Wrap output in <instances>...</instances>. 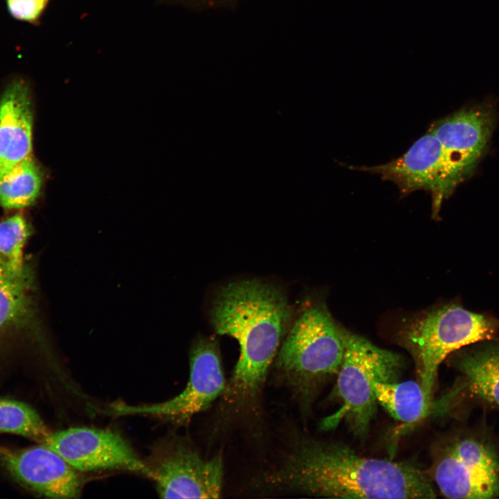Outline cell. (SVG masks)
<instances>
[{
  "label": "cell",
  "mask_w": 499,
  "mask_h": 499,
  "mask_svg": "<svg viewBox=\"0 0 499 499\" xmlns=\"http://www.w3.org/2000/svg\"><path fill=\"white\" fill-rule=\"evenodd\" d=\"M356 169L380 175L395 183L405 195L417 190L430 191L433 218L439 215L443 200L460 183L441 142L430 130L398 159Z\"/></svg>",
  "instance_id": "9"
},
{
  "label": "cell",
  "mask_w": 499,
  "mask_h": 499,
  "mask_svg": "<svg viewBox=\"0 0 499 499\" xmlns=\"http://www.w3.org/2000/svg\"><path fill=\"white\" fill-rule=\"evenodd\" d=\"M343 329L325 305L315 303L306 306L283 342L277 367L292 385L303 391L337 374L344 350Z\"/></svg>",
  "instance_id": "5"
},
{
  "label": "cell",
  "mask_w": 499,
  "mask_h": 499,
  "mask_svg": "<svg viewBox=\"0 0 499 499\" xmlns=\"http://www.w3.org/2000/svg\"><path fill=\"white\" fill-rule=\"evenodd\" d=\"M42 444L58 453L76 471L121 469L155 479L150 466L139 458L119 433L112 430L69 428L51 432Z\"/></svg>",
  "instance_id": "10"
},
{
  "label": "cell",
  "mask_w": 499,
  "mask_h": 499,
  "mask_svg": "<svg viewBox=\"0 0 499 499\" xmlns=\"http://www.w3.org/2000/svg\"><path fill=\"white\" fill-rule=\"evenodd\" d=\"M33 233V227L21 212L0 220V256L15 272L35 270L33 261L25 254V248Z\"/></svg>",
  "instance_id": "18"
},
{
  "label": "cell",
  "mask_w": 499,
  "mask_h": 499,
  "mask_svg": "<svg viewBox=\"0 0 499 499\" xmlns=\"http://www.w3.org/2000/svg\"><path fill=\"white\" fill-rule=\"evenodd\" d=\"M499 319L457 304L436 306L401 324L396 339L412 355L420 384L431 404L437 371L450 354L464 347L492 340Z\"/></svg>",
  "instance_id": "3"
},
{
  "label": "cell",
  "mask_w": 499,
  "mask_h": 499,
  "mask_svg": "<svg viewBox=\"0 0 499 499\" xmlns=\"http://www.w3.org/2000/svg\"><path fill=\"white\" fill-rule=\"evenodd\" d=\"M226 388L220 359L214 341L198 339L190 352V376L184 390L166 401L144 405L116 404L114 415H150L183 422L204 410Z\"/></svg>",
  "instance_id": "8"
},
{
  "label": "cell",
  "mask_w": 499,
  "mask_h": 499,
  "mask_svg": "<svg viewBox=\"0 0 499 499\" xmlns=\"http://www.w3.org/2000/svg\"><path fill=\"white\" fill-rule=\"evenodd\" d=\"M344 350L337 373L336 394L340 408L323 419L321 428L330 430L348 422L354 433L365 437L376 412V381H395L401 366L397 354L378 347L367 339L343 329Z\"/></svg>",
  "instance_id": "4"
},
{
  "label": "cell",
  "mask_w": 499,
  "mask_h": 499,
  "mask_svg": "<svg viewBox=\"0 0 499 499\" xmlns=\"http://www.w3.org/2000/svg\"><path fill=\"white\" fill-rule=\"evenodd\" d=\"M494 123L493 110L480 105L461 110L430 128L460 182L471 175L486 150Z\"/></svg>",
  "instance_id": "13"
},
{
  "label": "cell",
  "mask_w": 499,
  "mask_h": 499,
  "mask_svg": "<svg viewBox=\"0 0 499 499\" xmlns=\"http://www.w3.org/2000/svg\"><path fill=\"white\" fill-rule=\"evenodd\" d=\"M434 479L446 498H492L499 495V457L484 440L462 437L438 460Z\"/></svg>",
  "instance_id": "7"
},
{
  "label": "cell",
  "mask_w": 499,
  "mask_h": 499,
  "mask_svg": "<svg viewBox=\"0 0 499 499\" xmlns=\"http://www.w3.org/2000/svg\"><path fill=\"white\" fill-rule=\"evenodd\" d=\"M11 15L19 20L33 21L43 11L48 0H6Z\"/></svg>",
  "instance_id": "20"
},
{
  "label": "cell",
  "mask_w": 499,
  "mask_h": 499,
  "mask_svg": "<svg viewBox=\"0 0 499 499\" xmlns=\"http://www.w3.org/2000/svg\"><path fill=\"white\" fill-rule=\"evenodd\" d=\"M374 389L377 403L406 426L421 421L432 405L427 400L421 384L413 380L376 381Z\"/></svg>",
  "instance_id": "16"
},
{
  "label": "cell",
  "mask_w": 499,
  "mask_h": 499,
  "mask_svg": "<svg viewBox=\"0 0 499 499\" xmlns=\"http://www.w3.org/2000/svg\"><path fill=\"white\" fill-rule=\"evenodd\" d=\"M150 466L161 498L220 497L223 478L220 455L204 459L194 450L176 446L160 454Z\"/></svg>",
  "instance_id": "11"
},
{
  "label": "cell",
  "mask_w": 499,
  "mask_h": 499,
  "mask_svg": "<svg viewBox=\"0 0 499 499\" xmlns=\"http://www.w3.org/2000/svg\"><path fill=\"white\" fill-rule=\"evenodd\" d=\"M490 340L479 342L457 356L455 367L462 378L456 392L466 391L499 408V342Z\"/></svg>",
  "instance_id": "15"
},
{
  "label": "cell",
  "mask_w": 499,
  "mask_h": 499,
  "mask_svg": "<svg viewBox=\"0 0 499 499\" xmlns=\"http://www.w3.org/2000/svg\"><path fill=\"white\" fill-rule=\"evenodd\" d=\"M0 432L19 435L40 444L51 433L31 406L7 399H0Z\"/></svg>",
  "instance_id": "19"
},
{
  "label": "cell",
  "mask_w": 499,
  "mask_h": 499,
  "mask_svg": "<svg viewBox=\"0 0 499 499\" xmlns=\"http://www.w3.org/2000/svg\"><path fill=\"white\" fill-rule=\"evenodd\" d=\"M44 173L32 156L20 162L0 179V207L19 210L33 205L39 198Z\"/></svg>",
  "instance_id": "17"
},
{
  "label": "cell",
  "mask_w": 499,
  "mask_h": 499,
  "mask_svg": "<svg viewBox=\"0 0 499 499\" xmlns=\"http://www.w3.org/2000/svg\"><path fill=\"white\" fill-rule=\"evenodd\" d=\"M274 488L344 498H432L426 475L416 466L369 458L335 442L306 439L265 477Z\"/></svg>",
  "instance_id": "1"
},
{
  "label": "cell",
  "mask_w": 499,
  "mask_h": 499,
  "mask_svg": "<svg viewBox=\"0 0 499 499\" xmlns=\"http://www.w3.org/2000/svg\"><path fill=\"white\" fill-rule=\"evenodd\" d=\"M292 313L281 289L261 281L231 283L218 292L211 310L213 327L240 345L239 358L225 390L229 399L243 400L256 394Z\"/></svg>",
  "instance_id": "2"
},
{
  "label": "cell",
  "mask_w": 499,
  "mask_h": 499,
  "mask_svg": "<svg viewBox=\"0 0 499 499\" xmlns=\"http://www.w3.org/2000/svg\"><path fill=\"white\" fill-rule=\"evenodd\" d=\"M33 112L30 89L24 80L10 82L0 98V179L31 157Z\"/></svg>",
  "instance_id": "14"
},
{
  "label": "cell",
  "mask_w": 499,
  "mask_h": 499,
  "mask_svg": "<svg viewBox=\"0 0 499 499\" xmlns=\"http://www.w3.org/2000/svg\"><path fill=\"white\" fill-rule=\"evenodd\" d=\"M0 464L17 482L52 498H77L82 481L76 470L43 444L22 449L0 446Z\"/></svg>",
  "instance_id": "12"
},
{
  "label": "cell",
  "mask_w": 499,
  "mask_h": 499,
  "mask_svg": "<svg viewBox=\"0 0 499 499\" xmlns=\"http://www.w3.org/2000/svg\"><path fill=\"white\" fill-rule=\"evenodd\" d=\"M35 271L19 273L0 256V357L45 349Z\"/></svg>",
  "instance_id": "6"
}]
</instances>
